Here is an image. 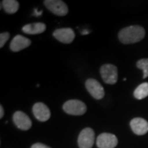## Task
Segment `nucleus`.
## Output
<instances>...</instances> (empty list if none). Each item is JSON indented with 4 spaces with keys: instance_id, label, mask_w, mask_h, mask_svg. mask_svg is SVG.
Instances as JSON below:
<instances>
[{
    "instance_id": "1",
    "label": "nucleus",
    "mask_w": 148,
    "mask_h": 148,
    "mask_svg": "<svg viewBox=\"0 0 148 148\" xmlns=\"http://www.w3.org/2000/svg\"><path fill=\"white\" fill-rule=\"evenodd\" d=\"M146 32L140 26H130L122 29L119 33L120 42L124 45L134 44L141 41L145 36Z\"/></svg>"
},
{
    "instance_id": "2",
    "label": "nucleus",
    "mask_w": 148,
    "mask_h": 148,
    "mask_svg": "<svg viewBox=\"0 0 148 148\" xmlns=\"http://www.w3.org/2000/svg\"><path fill=\"white\" fill-rule=\"evenodd\" d=\"M64 112L70 115H82L86 112V106L79 100H70L66 101L63 106Z\"/></svg>"
},
{
    "instance_id": "3",
    "label": "nucleus",
    "mask_w": 148,
    "mask_h": 148,
    "mask_svg": "<svg viewBox=\"0 0 148 148\" xmlns=\"http://www.w3.org/2000/svg\"><path fill=\"white\" fill-rule=\"evenodd\" d=\"M101 75L106 84H115L118 81V69L113 64H104L101 68Z\"/></svg>"
},
{
    "instance_id": "4",
    "label": "nucleus",
    "mask_w": 148,
    "mask_h": 148,
    "mask_svg": "<svg viewBox=\"0 0 148 148\" xmlns=\"http://www.w3.org/2000/svg\"><path fill=\"white\" fill-rule=\"evenodd\" d=\"M45 6L54 15L59 16H65L69 12V8L64 1L61 0H45Z\"/></svg>"
},
{
    "instance_id": "5",
    "label": "nucleus",
    "mask_w": 148,
    "mask_h": 148,
    "mask_svg": "<svg viewBox=\"0 0 148 148\" xmlns=\"http://www.w3.org/2000/svg\"><path fill=\"white\" fill-rule=\"evenodd\" d=\"M95 142V132L92 128L86 127L80 132L77 143L79 148H92Z\"/></svg>"
},
{
    "instance_id": "6",
    "label": "nucleus",
    "mask_w": 148,
    "mask_h": 148,
    "mask_svg": "<svg viewBox=\"0 0 148 148\" xmlns=\"http://www.w3.org/2000/svg\"><path fill=\"white\" fill-rule=\"evenodd\" d=\"M86 88L90 95L95 98V100H101L104 98L105 90L98 81L92 78L87 79L86 82Z\"/></svg>"
},
{
    "instance_id": "7",
    "label": "nucleus",
    "mask_w": 148,
    "mask_h": 148,
    "mask_svg": "<svg viewBox=\"0 0 148 148\" xmlns=\"http://www.w3.org/2000/svg\"><path fill=\"white\" fill-rule=\"evenodd\" d=\"M96 145L98 148H114L118 145V138L112 133L104 132L98 136Z\"/></svg>"
},
{
    "instance_id": "8",
    "label": "nucleus",
    "mask_w": 148,
    "mask_h": 148,
    "mask_svg": "<svg viewBox=\"0 0 148 148\" xmlns=\"http://www.w3.org/2000/svg\"><path fill=\"white\" fill-rule=\"evenodd\" d=\"M32 111H33V114L35 118L37 120L40 122H46L49 119V118L51 116L49 109L48 108L46 105H45L41 102L36 103L33 106Z\"/></svg>"
},
{
    "instance_id": "9",
    "label": "nucleus",
    "mask_w": 148,
    "mask_h": 148,
    "mask_svg": "<svg viewBox=\"0 0 148 148\" xmlns=\"http://www.w3.org/2000/svg\"><path fill=\"white\" fill-rule=\"evenodd\" d=\"M12 119L14 122V124L21 130L27 131L32 127V120L30 119L28 115H27L22 111L15 112L13 114V117H12Z\"/></svg>"
},
{
    "instance_id": "10",
    "label": "nucleus",
    "mask_w": 148,
    "mask_h": 148,
    "mask_svg": "<svg viewBox=\"0 0 148 148\" xmlns=\"http://www.w3.org/2000/svg\"><path fill=\"white\" fill-rule=\"evenodd\" d=\"M53 36L60 42L64 44H70L73 41L75 33L73 30L71 28H60L53 32Z\"/></svg>"
},
{
    "instance_id": "11",
    "label": "nucleus",
    "mask_w": 148,
    "mask_h": 148,
    "mask_svg": "<svg viewBox=\"0 0 148 148\" xmlns=\"http://www.w3.org/2000/svg\"><path fill=\"white\" fill-rule=\"evenodd\" d=\"M132 132L137 135H144L148 132V122L143 118H135L130 122Z\"/></svg>"
},
{
    "instance_id": "12",
    "label": "nucleus",
    "mask_w": 148,
    "mask_h": 148,
    "mask_svg": "<svg viewBox=\"0 0 148 148\" xmlns=\"http://www.w3.org/2000/svg\"><path fill=\"white\" fill-rule=\"evenodd\" d=\"M31 44H32V41L28 38L17 35L11 41L10 49L13 52H19L22 49L29 47Z\"/></svg>"
},
{
    "instance_id": "13",
    "label": "nucleus",
    "mask_w": 148,
    "mask_h": 148,
    "mask_svg": "<svg viewBox=\"0 0 148 148\" xmlns=\"http://www.w3.org/2000/svg\"><path fill=\"white\" fill-rule=\"evenodd\" d=\"M46 26L42 22H35L30 23L22 27V32L29 35H37L45 32Z\"/></svg>"
},
{
    "instance_id": "14",
    "label": "nucleus",
    "mask_w": 148,
    "mask_h": 148,
    "mask_svg": "<svg viewBox=\"0 0 148 148\" xmlns=\"http://www.w3.org/2000/svg\"><path fill=\"white\" fill-rule=\"evenodd\" d=\"M2 6L7 13L13 14L18 10L19 3L16 0H3L2 1Z\"/></svg>"
},
{
    "instance_id": "15",
    "label": "nucleus",
    "mask_w": 148,
    "mask_h": 148,
    "mask_svg": "<svg viewBox=\"0 0 148 148\" xmlns=\"http://www.w3.org/2000/svg\"><path fill=\"white\" fill-rule=\"evenodd\" d=\"M134 97L138 100H143L148 96V82H143L139 85L134 90Z\"/></svg>"
},
{
    "instance_id": "16",
    "label": "nucleus",
    "mask_w": 148,
    "mask_h": 148,
    "mask_svg": "<svg viewBox=\"0 0 148 148\" xmlns=\"http://www.w3.org/2000/svg\"><path fill=\"white\" fill-rule=\"evenodd\" d=\"M137 67L143 71V78L148 77V58H143L137 62Z\"/></svg>"
},
{
    "instance_id": "17",
    "label": "nucleus",
    "mask_w": 148,
    "mask_h": 148,
    "mask_svg": "<svg viewBox=\"0 0 148 148\" xmlns=\"http://www.w3.org/2000/svg\"><path fill=\"white\" fill-rule=\"evenodd\" d=\"M9 37H10V35L8 32L1 33V35H0V48L3 47V45H5L6 42L8 40Z\"/></svg>"
},
{
    "instance_id": "18",
    "label": "nucleus",
    "mask_w": 148,
    "mask_h": 148,
    "mask_svg": "<svg viewBox=\"0 0 148 148\" xmlns=\"http://www.w3.org/2000/svg\"><path fill=\"white\" fill-rule=\"evenodd\" d=\"M31 148H51V147H48V146L45 145V144H43V143H35V144H33Z\"/></svg>"
},
{
    "instance_id": "19",
    "label": "nucleus",
    "mask_w": 148,
    "mask_h": 148,
    "mask_svg": "<svg viewBox=\"0 0 148 148\" xmlns=\"http://www.w3.org/2000/svg\"><path fill=\"white\" fill-rule=\"evenodd\" d=\"M3 114H4V110H3V106H0V118H1V119L3 117Z\"/></svg>"
},
{
    "instance_id": "20",
    "label": "nucleus",
    "mask_w": 148,
    "mask_h": 148,
    "mask_svg": "<svg viewBox=\"0 0 148 148\" xmlns=\"http://www.w3.org/2000/svg\"><path fill=\"white\" fill-rule=\"evenodd\" d=\"M81 33H82V35H86V34H88V33H89V32L86 31V32H81Z\"/></svg>"
}]
</instances>
